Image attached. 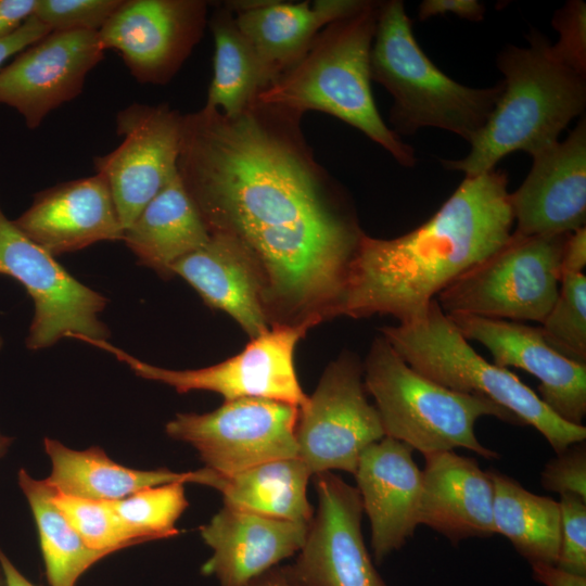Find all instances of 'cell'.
<instances>
[{
  "instance_id": "1",
  "label": "cell",
  "mask_w": 586,
  "mask_h": 586,
  "mask_svg": "<svg viewBox=\"0 0 586 586\" xmlns=\"http://www.w3.org/2000/svg\"><path fill=\"white\" fill-rule=\"evenodd\" d=\"M303 114L257 98L241 113L182 116L178 175L209 233L254 255L268 310L283 323L335 317L365 234L342 188L315 158Z\"/></svg>"
},
{
  "instance_id": "2",
  "label": "cell",
  "mask_w": 586,
  "mask_h": 586,
  "mask_svg": "<svg viewBox=\"0 0 586 586\" xmlns=\"http://www.w3.org/2000/svg\"><path fill=\"white\" fill-rule=\"evenodd\" d=\"M508 177L492 169L466 177L426 221L393 239L362 235L335 316L419 315L464 271L506 244L513 232Z\"/></svg>"
},
{
  "instance_id": "3",
  "label": "cell",
  "mask_w": 586,
  "mask_h": 586,
  "mask_svg": "<svg viewBox=\"0 0 586 586\" xmlns=\"http://www.w3.org/2000/svg\"><path fill=\"white\" fill-rule=\"evenodd\" d=\"M551 44L532 31L527 47L509 46L497 58L502 91L480 133L460 160H444L466 177L485 174L506 155L532 157L559 141L560 133L586 106V79L552 54Z\"/></svg>"
},
{
  "instance_id": "4",
  "label": "cell",
  "mask_w": 586,
  "mask_h": 586,
  "mask_svg": "<svg viewBox=\"0 0 586 586\" xmlns=\"http://www.w3.org/2000/svg\"><path fill=\"white\" fill-rule=\"evenodd\" d=\"M380 1L339 18L316 36L304 56L260 91L257 99L301 114L328 113L357 128L411 167L413 149L382 119L371 92L370 51Z\"/></svg>"
},
{
  "instance_id": "5",
  "label": "cell",
  "mask_w": 586,
  "mask_h": 586,
  "mask_svg": "<svg viewBox=\"0 0 586 586\" xmlns=\"http://www.w3.org/2000/svg\"><path fill=\"white\" fill-rule=\"evenodd\" d=\"M370 78L392 95L390 122L399 137L433 127L471 143L502 91V82L471 88L443 73L418 44L400 0L380 1Z\"/></svg>"
},
{
  "instance_id": "6",
  "label": "cell",
  "mask_w": 586,
  "mask_h": 586,
  "mask_svg": "<svg viewBox=\"0 0 586 586\" xmlns=\"http://www.w3.org/2000/svg\"><path fill=\"white\" fill-rule=\"evenodd\" d=\"M381 332L412 369L449 390L492 399L542 433L556 454L585 441L584 425L559 418L518 375L479 355L436 298L416 317Z\"/></svg>"
},
{
  "instance_id": "7",
  "label": "cell",
  "mask_w": 586,
  "mask_h": 586,
  "mask_svg": "<svg viewBox=\"0 0 586 586\" xmlns=\"http://www.w3.org/2000/svg\"><path fill=\"white\" fill-rule=\"evenodd\" d=\"M366 391L375 402L385 436L428 455L467 448L486 459L498 454L475 435L482 417L520 423L492 399L449 390L412 369L381 335L362 365Z\"/></svg>"
},
{
  "instance_id": "8",
  "label": "cell",
  "mask_w": 586,
  "mask_h": 586,
  "mask_svg": "<svg viewBox=\"0 0 586 586\" xmlns=\"http://www.w3.org/2000/svg\"><path fill=\"white\" fill-rule=\"evenodd\" d=\"M569 234L512 232L506 244L437 294L440 307L446 315L542 323L559 293Z\"/></svg>"
},
{
  "instance_id": "9",
  "label": "cell",
  "mask_w": 586,
  "mask_h": 586,
  "mask_svg": "<svg viewBox=\"0 0 586 586\" xmlns=\"http://www.w3.org/2000/svg\"><path fill=\"white\" fill-rule=\"evenodd\" d=\"M318 322L276 323L245 348L219 364L187 370L166 369L142 361L107 340L76 336L128 366L138 377L171 386L178 393L208 391L225 400L245 397L268 398L303 407L304 393L295 370L294 354L300 340Z\"/></svg>"
},
{
  "instance_id": "10",
  "label": "cell",
  "mask_w": 586,
  "mask_h": 586,
  "mask_svg": "<svg viewBox=\"0 0 586 586\" xmlns=\"http://www.w3.org/2000/svg\"><path fill=\"white\" fill-rule=\"evenodd\" d=\"M297 406L259 397L225 400L205 413H177L166 434L190 444L205 468L234 474L264 462L297 457Z\"/></svg>"
},
{
  "instance_id": "11",
  "label": "cell",
  "mask_w": 586,
  "mask_h": 586,
  "mask_svg": "<svg viewBox=\"0 0 586 586\" xmlns=\"http://www.w3.org/2000/svg\"><path fill=\"white\" fill-rule=\"evenodd\" d=\"M0 275L18 281L34 301L27 348L43 349L62 337H110L99 317L107 298L74 278L53 255L28 239L1 206Z\"/></svg>"
},
{
  "instance_id": "12",
  "label": "cell",
  "mask_w": 586,
  "mask_h": 586,
  "mask_svg": "<svg viewBox=\"0 0 586 586\" xmlns=\"http://www.w3.org/2000/svg\"><path fill=\"white\" fill-rule=\"evenodd\" d=\"M366 392L362 365L345 353L327 367L300 408L297 457L313 475L333 470L354 474L364 449L385 436Z\"/></svg>"
},
{
  "instance_id": "13",
  "label": "cell",
  "mask_w": 586,
  "mask_h": 586,
  "mask_svg": "<svg viewBox=\"0 0 586 586\" xmlns=\"http://www.w3.org/2000/svg\"><path fill=\"white\" fill-rule=\"evenodd\" d=\"M182 114L167 103H131L115 117L122 143L93 160L107 182L124 230L178 174Z\"/></svg>"
},
{
  "instance_id": "14",
  "label": "cell",
  "mask_w": 586,
  "mask_h": 586,
  "mask_svg": "<svg viewBox=\"0 0 586 586\" xmlns=\"http://www.w3.org/2000/svg\"><path fill=\"white\" fill-rule=\"evenodd\" d=\"M208 8L205 0H123L99 38L138 82L166 85L200 42Z\"/></svg>"
},
{
  "instance_id": "15",
  "label": "cell",
  "mask_w": 586,
  "mask_h": 586,
  "mask_svg": "<svg viewBox=\"0 0 586 586\" xmlns=\"http://www.w3.org/2000/svg\"><path fill=\"white\" fill-rule=\"evenodd\" d=\"M317 509L293 564L283 566L296 586H387L361 533L358 489L333 472L313 475Z\"/></svg>"
},
{
  "instance_id": "16",
  "label": "cell",
  "mask_w": 586,
  "mask_h": 586,
  "mask_svg": "<svg viewBox=\"0 0 586 586\" xmlns=\"http://www.w3.org/2000/svg\"><path fill=\"white\" fill-rule=\"evenodd\" d=\"M98 31H51L0 69V104L14 109L29 129L76 99L102 61Z\"/></svg>"
},
{
  "instance_id": "17",
  "label": "cell",
  "mask_w": 586,
  "mask_h": 586,
  "mask_svg": "<svg viewBox=\"0 0 586 586\" xmlns=\"http://www.w3.org/2000/svg\"><path fill=\"white\" fill-rule=\"evenodd\" d=\"M460 333L488 349L496 366L525 370L538 381L539 398L562 420L583 425L586 415V364L556 351L540 328L517 321L447 315Z\"/></svg>"
},
{
  "instance_id": "18",
  "label": "cell",
  "mask_w": 586,
  "mask_h": 586,
  "mask_svg": "<svg viewBox=\"0 0 586 586\" xmlns=\"http://www.w3.org/2000/svg\"><path fill=\"white\" fill-rule=\"evenodd\" d=\"M514 233H571L586 221V123L579 119L564 141L533 156L522 184L510 193Z\"/></svg>"
},
{
  "instance_id": "19",
  "label": "cell",
  "mask_w": 586,
  "mask_h": 586,
  "mask_svg": "<svg viewBox=\"0 0 586 586\" xmlns=\"http://www.w3.org/2000/svg\"><path fill=\"white\" fill-rule=\"evenodd\" d=\"M409 445L384 436L364 449L354 473L378 564L402 548L420 524L422 471Z\"/></svg>"
},
{
  "instance_id": "20",
  "label": "cell",
  "mask_w": 586,
  "mask_h": 586,
  "mask_svg": "<svg viewBox=\"0 0 586 586\" xmlns=\"http://www.w3.org/2000/svg\"><path fill=\"white\" fill-rule=\"evenodd\" d=\"M13 222L54 257L124 234L110 187L97 173L41 190Z\"/></svg>"
},
{
  "instance_id": "21",
  "label": "cell",
  "mask_w": 586,
  "mask_h": 586,
  "mask_svg": "<svg viewBox=\"0 0 586 586\" xmlns=\"http://www.w3.org/2000/svg\"><path fill=\"white\" fill-rule=\"evenodd\" d=\"M309 523L265 517L228 506L200 526L212 556L201 572L220 586H245L252 579L296 555Z\"/></svg>"
},
{
  "instance_id": "22",
  "label": "cell",
  "mask_w": 586,
  "mask_h": 586,
  "mask_svg": "<svg viewBox=\"0 0 586 586\" xmlns=\"http://www.w3.org/2000/svg\"><path fill=\"white\" fill-rule=\"evenodd\" d=\"M186 280L212 308L228 314L250 335L269 329L266 283L259 264L240 241L225 233H211L199 250L170 268Z\"/></svg>"
},
{
  "instance_id": "23",
  "label": "cell",
  "mask_w": 586,
  "mask_h": 586,
  "mask_svg": "<svg viewBox=\"0 0 586 586\" xmlns=\"http://www.w3.org/2000/svg\"><path fill=\"white\" fill-rule=\"evenodd\" d=\"M368 1L225 2L253 47L270 85L304 56L323 27L360 11Z\"/></svg>"
},
{
  "instance_id": "24",
  "label": "cell",
  "mask_w": 586,
  "mask_h": 586,
  "mask_svg": "<svg viewBox=\"0 0 586 586\" xmlns=\"http://www.w3.org/2000/svg\"><path fill=\"white\" fill-rule=\"evenodd\" d=\"M419 523L457 544L495 534L494 487L473 458L453 450L424 455Z\"/></svg>"
},
{
  "instance_id": "25",
  "label": "cell",
  "mask_w": 586,
  "mask_h": 586,
  "mask_svg": "<svg viewBox=\"0 0 586 586\" xmlns=\"http://www.w3.org/2000/svg\"><path fill=\"white\" fill-rule=\"evenodd\" d=\"M209 237L177 174L124 230L122 241L139 264L161 276H171V266L202 247Z\"/></svg>"
},
{
  "instance_id": "26",
  "label": "cell",
  "mask_w": 586,
  "mask_h": 586,
  "mask_svg": "<svg viewBox=\"0 0 586 586\" xmlns=\"http://www.w3.org/2000/svg\"><path fill=\"white\" fill-rule=\"evenodd\" d=\"M313 473L298 457L272 460L234 474L211 469L195 471L194 483L212 487L225 506L288 521L310 523L314 507L307 499Z\"/></svg>"
},
{
  "instance_id": "27",
  "label": "cell",
  "mask_w": 586,
  "mask_h": 586,
  "mask_svg": "<svg viewBox=\"0 0 586 586\" xmlns=\"http://www.w3.org/2000/svg\"><path fill=\"white\" fill-rule=\"evenodd\" d=\"M43 445L52 463L51 474L44 480L56 493L68 496L114 501L143 488L194 481V471L137 470L122 466L97 446L75 450L49 437L43 440Z\"/></svg>"
},
{
  "instance_id": "28",
  "label": "cell",
  "mask_w": 586,
  "mask_h": 586,
  "mask_svg": "<svg viewBox=\"0 0 586 586\" xmlns=\"http://www.w3.org/2000/svg\"><path fill=\"white\" fill-rule=\"evenodd\" d=\"M487 472L494 487L495 533L507 537L531 564L555 565L561 536L559 502L526 491L506 474Z\"/></svg>"
},
{
  "instance_id": "29",
  "label": "cell",
  "mask_w": 586,
  "mask_h": 586,
  "mask_svg": "<svg viewBox=\"0 0 586 586\" xmlns=\"http://www.w3.org/2000/svg\"><path fill=\"white\" fill-rule=\"evenodd\" d=\"M215 44L214 71L206 103L232 116L241 113L269 81L249 40L239 29L232 11L222 2L208 16Z\"/></svg>"
},
{
  "instance_id": "30",
  "label": "cell",
  "mask_w": 586,
  "mask_h": 586,
  "mask_svg": "<svg viewBox=\"0 0 586 586\" xmlns=\"http://www.w3.org/2000/svg\"><path fill=\"white\" fill-rule=\"evenodd\" d=\"M18 485L37 526L50 586H76L80 576L110 553L88 547L52 501L54 489L20 469Z\"/></svg>"
},
{
  "instance_id": "31",
  "label": "cell",
  "mask_w": 586,
  "mask_h": 586,
  "mask_svg": "<svg viewBox=\"0 0 586 586\" xmlns=\"http://www.w3.org/2000/svg\"><path fill=\"white\" fill-rule=\"evenodd\" d=\"M110 502L120 520L145 542L177 536L176 522L189 506L180 482L143 488Z\"/></svg>"
},
{
  "instance_id": "32",
  "label": "cell",
  "mask_w": 586,
  "mask_h": 586,
  "mask_svg": "<svg viewBox=\"0 0 586 586\" xmlns=\"http://www.w3.org/2000/svg\"><path fill=\"white\" fill-rule=\"evenodd\" d=\"M560 354L586 364V276H561L557 300L539 327Z\"/></svg>"
},
{
  "instance_id": "33",
  "label": "cell",
  "mask_w": 586,
  "mask_h": 586,
  "mask_svg": "<svg viewBox=\"0 0 586 586\" xmlns=\"http://www.w3.org/2000/svg\"><path fill=\"white\" fill-rule=\"evenodd\" d=\"M52 501L85 544L94 550L111 555L145 542L120 520L110 501L68 496L55 491Z\"/></svg>"
},
{
  "instance_id": "34",
  "label": "cell",
  "mask_w": 586,
  "mask_h": 586,
  "mask_svg": "<svg viewBox=\"0 0 586 586\" xmlns=\"http://www.w3.org/2000/svg\"><path fill=\"white\" fill-rule=\"evenodd\" d=\"M123 0H37L34 15L51 31H99Z\"/></svg>"
},
{
  "instance_id": "35",
  "label": "cell",
  "mask_w": 586,
  "mask_h": 586,
  "mask_svg": "<svg viewBox=\"0 0 586 586\" xmlns=\"http://www.w3.org/2000/svg\"><path fill=\"white\" fill-rule=\"evenodd\" d=\"M561 536L556 566L586 575V500L572 494L560 495Z\"/></svg>"
},
{
  "instance_id": "36",
  "label": "cell",
  "mask_w": 586,
  "mask_h": 586,
  "mask_svg": "<svg viewBox=\"0 0 586 586\" xmlns=\"http://www.w3.org/2000/svg\"><path fill=\"white\" fill-rule=\"evenodd\" d=\"M551 23L559 33L558 42L550 47L552 54L568 67L585 75L586 3L582 0L568 1L555 12Z\"/></svg>"
},
{
  "instance_id": "37",
  "label": "cell",
  "mask_w": 586,
  "mask_h": 586,
  "mask_svg": "<svg viewBox=\"0 0 586 586\" xmlns=\"http://www.w3.org/2000/svg\"><path fill=\"white\" fill-rule=\"evenodd\" d=\"M544 488L560 495L572 494L586 500V445L576 443L557 454L542 472Z\"/></svg>"
},
{
  "instance_id": "38",
  "label": "cell",
  "mask_w": 586,
  "mask_h": 586,
  "mask_svg": "<svg viewBox=\"0 0 586 586\" xmlns=\"http://www.w3.org/2000/svg\"><path fill=\"white\" fill-rule=\"evenodd\" d=\"M447 13L480 22L484 18L485 7L476 0H424L418 9L420 21Z\"/></svg>"
},
{
  "instance_id": "39",
  "label": "cell",
  "mask_w": 586,
  "mask_h": 586,
  "mask_svg": "<svg viewBox=\"0 0 586 586\" xmlns=\"http://www.w3.org/2000/svg\"><path fill=\"white\" fill-rule=\"evenodd\" d=\"M50 33L49 27L35 15L29 17L13 35L0 40V69L10 58L15 56Z\"/></svg>"
},
{
  "instance_id": "40",
  "label": "cell",
  "mask_w": 586,
  "mask_h": 586,
  "mask_svg": "<svg viewBox=\"0 0 586 586\" xmlns=\"http://www.w3.org/2000/svg\"><path fill=\"white\" fill-rule=\"evenodd\" d=\"M37 0H0V40L13 35L34 15Z\"/></svg>"
},
{
  "instance_id": "41",
  "label": "cell",
  "mask_w": 586,
  "mask_h": 586,
  "mask_svg": "<svg viewBox=\"0 0 586 586\" xmlns=\"http://www.w3.org/2000/svg\"><path fill=\"white\" fill-rule=\"evenodd\" d=\"M586 266V228L582 227L571 232L565 241L561 276L564 273H581Z\"/></svg>"
},
{
  "instance_id": "42",
  "label": "cell",
  "mask_w": 586,
  "mask_h": 586,
  "mask_svg": "<svg viewBox=\"0 0 586 586\" xmlns=\"http://www.w3.org/2000/svg\"><path fill=\"white\" fill-rule=\"evenodd\" d=\"M534 578L545 586H586V575L566 572L556 565L533 563Z\"/></svg>"
},
{
  "instance_id": "43",
  "label": "cell",
  "mask_w": 586,
  "mask_h": 586,
  "mask_svg": "<svg viewBox=\"0 0 586 586\" xmlns=\"http://www.w3.org/2000/svg\"><path fill=\"white\" fill-rule=\"evenodd\" d=\"M245 586H296L286 575L283 566H275L256 578L252 579Z\"/></svg>"
},
{
  "instance_id": "44",
  "label": "cell",
  "mask_w": 586,
  "mask_h": 586,
  "mask_svg": "<svg viewBox=\"0 0 586 586\" xmlns=\"http://www.w3.org/2000/svg\"><path fill=\"white\" fill-rule=\"evenodd\" d=\"M0 569L4 576L5 586H36L18 571L1 548Z\"/></svg>"
},
{
  "instance_id": "45",
  "label": "cell",
  "mask_w": 586,
  "mask_h": 586,
  "mask_svg": "<svg viewBox=\"0 0 586 586\" xmlns=\"http://www.w3.org/2000/svg\"><path fill=\"white\" fill-rule=\"evenodd\" d=\"M12 443L13 438L2 434L0 431V458H2L7 454Z\"/></svg>"
},
{
  "instance_id": "46",
  "label": "cell",
  "mask_w": 586,
  "mask_h": 586,
  "mask_svg": "<svg viewBox=\"0 0 586 586\" xmlns=\"http://www.w3.org/2000/svg\"><path fill=\"white\" fill-rule=\"evenodd\" d=\"M0 586H5V581H4V576L1 569H0Z\"/></svg>"
},
{
  "instance_id": "47",
  "label": "cell",
  "mask_w": 586,
  "mask_h": 586,
  "mask_svg": "<svg viewBox=\"0 0 586 586\" xmlns=\"http://www.w3.org/2000/svg\"><path fill=\"white\" fill-rule=\"evenodd\" d=\"M2 345H3V341H2V337L0 335V349H1Z\"/></svg>"
}]
</instances>
